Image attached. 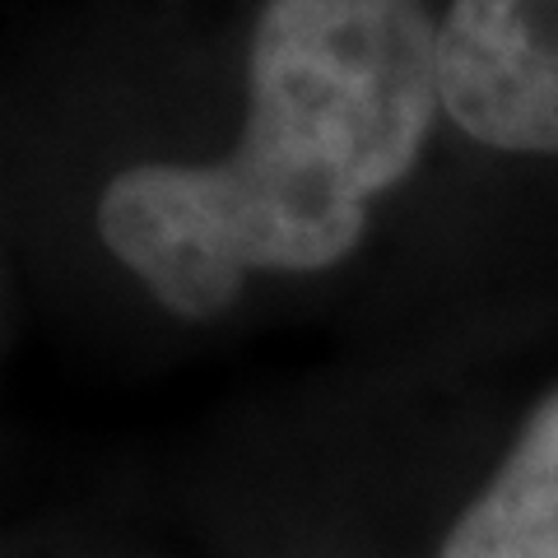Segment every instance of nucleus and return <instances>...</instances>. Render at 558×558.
Returning a JSON list of instances; mask_svg holds the SVG:
<instances>
[{
  "label": "nucleus",
  "instance_id": "f257e3e1",
  "mask_svg": "<svg viewBox=\"0 0 558 558\" xmlns=\"http://www.w3.org/2000/svg\"><path fill=\"white\" fill-rule=\"evenodd\" d=\"M438 108L424 0H266L238 149L117 172L98 233L168 312L219 317L247 270H326L354 252L368 201L410 178Z\"/></svg>",
  "mask_w": 558,
  "mask_h": 558
},
{
  "label": "nucleus",
  "instance_id": "f03ea898",
  "mask_svg": "<svg viewBox=\"0 0 558 558\" xmlns=\"http://www.w3.org/2000/svg\"><path fill=\"white\" fill-rule=\"evenodd\" d=\"M438 84L470 140L558 154V0H451L438 24Z\"/></svg>",
  "mask_w": 558,
  "mask_h": 558
},
{
  "label": "nucleus",
  "instance_id": "7ed1b4c3",
  "mask_svg": "<svg viewBox=\"0 0 558 558\" xmlns=\"http://www.w3.org/2000/svg\"><path fill=\"white\" fill-rule=\"evenodd\" d=\"M438 558H558V387L535 400L512 451L457 517Z\"/></svg>",
  "mask_w": 558,
  "mask_h": 558
}]
</instances>
